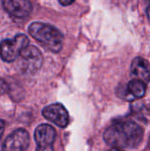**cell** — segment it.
I'll return each instance as SVG.
<instances>
[{
    "label": "cell",
    "instance_id": "cell-1",
    "mask_svg": "<svg viewBox=\"0 0 150 151\" xmlns=\"http://www.w3.org/2000/svg\"><path fill=\"white\" fill-rule=\"evenodd\" d=\"M103 139L114 150L135 149L143 139V129L133 121H120L106 129Z\"/></svg>",
    "mask_w": 150,
    "mask_h": 151
},
{
    "label": "cell",
    "instance_id": "cell-2",
    "mask_svg": "<svg viewBox=\"0 0 150 151\" xmlns=\"http://www.w3.org/2000/svg\"><path fill=\"white\" fill-rule=\"evenodd\" d=\"M28 32L49 50L54 53H58L61 50L64 36L55 27L42 22H34L28 27Z\"/></svg>",
    "mask_w": 150,
    "mask_h": 151
},
{
    "label": "cell",
    "instance_id": "cell-3",
    "mask_svg": "<svg viewBox=\"0 0 150 151\" xmlns=\"http://www.w3.org/2000/svg\"><path fill=\"white\" fill-rule=\"evenodd\" d=\"M29 44V40L23 34L17 35L13 40L5 39L0 42V57L5 62H12L19 56L20 51Z\"/></svg>",
    "mask_w": 150,
    "mask_h": 151
},
{
    "label": "cell",
    "instance_id": "cell-4",
    "mask_svg": "<svg viewBox=\"0 0 150 151\" xmlns=\"http://www.w3.org/2000/svg\"><path fill=\"white\" fill-rule=\"evenodd\" d=\"M20 58V64L23 70L27 73H34L37 72L43 62V58L41 51L34 46L27 45L25 47L19 56Z\"/></svg>",
    "mask_w": 150,
    "mask_h": 151
},
{
    "label": "cell",
    "instance_id": "cell-5",
    "mask_svg": "<svg viewBox=\"0 0 150 151\" xmlns=\"http://www.w3.org/2000/svg\"><path fill=\"white\" fill-rule=\"evenodd\" d=\"M56 130L48 124H42L37 127L34 131V140L38 150H52L53 143L56 140Z\"/></svg>",
    "mask_w": 150,
    "mask_h": 151
},
{
    "label": "cell",
    "instance_id": "cell-6",
    "mask_svg": "<svg viewBox=\"0 0 150 151\" xmlns=\"http://www.w3.org/2000/svg\"><path fill=\"white\" fill-rule=\"evenodd\" d=\"M30 142L28 133L22 128L15 130L4 141L2 150H3L22 151L27 150Z\"/></svg>",
    "mask_w": 150,
    "mask_h": 151
},
{
    "label": "cell",
    "instance_id": "cell-7",
    "mask_svg": "<svg viewBox=\"0 0 150 151\" xmlns=\"http://www.w3.org/2000/svg\"><path fill=\"white\" fill-rule=\"evenodd\" d=\"M43 117L61 128H65L69 123V115L61 104H53L45 107L42 111Z\"/></svg>",
    "mask_w": 150,
    "mask_h": 151
},
{
    "label": "cell",
    "instance_id": "cell-8",
    "mask_svg": "<svg viewBox=\"0 0 150 151\" xmlns=\"http://www.w3.org/2000/svg\"><path fill=\"white\" fill-rule=\"evenodd\" d=\"M2 4L7 13L17 19H25L32 12L29 0H2Z\"/></svg>",
    "mask_w": 150,
    "mask_h": 151
},
{
    "label": "cell",
    "instance_id": "cell-9",
    "mask_svg": "<svg viewBox=\"0 0 150 151\" xmlns=\"http://www.w3.org/2000/svg\"><path fill=\"white\" fill-rule=\"evenodd\" d=\"M131 73L145 83L150 81V63L143 58H135L131 65Z\"/></svg>",
    "mask_w": 150,
    "mask_h": 151
},
{
    "label": "cell",
    "instance_id": "cell-10",
    "mask_svg": "<svg viewBox=\"0 0 150 151\" xmlns=\"http://www.w3.org/2000/svg\"><path fill=\"white\" fill-rule=\"evenodd\" d=\"M146 84L147 83L138 79L131 81L126 88L125 99L133 101L143 97L146 93Z\"/></svg>",
    "mask_w": 150,
    "mask_h": 151
},
{
    "label": "cell",
    "instance_id": "cell-11",
    "mask_svg": "<svg viewBox=\"0 0 150 151\" xmlns=\"http://www.w3.org/2000/svg\"><path fill=\"white\" fill-rule=\"evenodd\" d=\"M7 88H8V86H7L6 82L3 79L0 78V96L3 95L7 90Z\"/></svg>",
    "mask_w": 150,
    "mask_h": 151
},
{
    "label": "cell",
    "instance_id": "cell-12",
    "mask_svg": "<svg viewBox=\"0 0 150 151\" xmlns=\"http://www.w3.org/2000/svg\"><path fill=\"white\" fill-rule=\"evenodd\" d=\"M74 1L75 0H58V2L60 3V4L65 5V6H67V5L72 4Z\"/></svg>",
    "mask_w": 150,
    "mask_h": 151
},
{
    "label": "cell",
    "instance_id": "cell-13",
    "mask_svg": "<svg viewBox=\"0 0 150 151\" xmlns=\"http://www.w3.org/2000/svg\"><path fill=\"white\" fill-rule=\"evenodd\" d=\"M4 132V122L2 119H0V140L3 136Z\"/></svg>",
    "mask_w": 150,
    "mask_h": 151
},
{
    "label": "cell",
    "instance_id": "cell-14",
    "mask_svg": "<svg viewBox=\"0 0 150 151\" xmlns=\"http://www.w3.org/2000/svg\"><path fill=\"white\" fill-rule=\"evenodd\" d=\"M147 14H148V18H149V20L150 22V5L149 6L148 10H147Z\"/></svg>",
    "mask_w": 150,
    "mask_h": 151
},
{
    "label": "cell",
    "instance_id": "cell-15",
    "mask_svg": "<svg viewBox=\"0 0 150 151\" xmlns=\"http://www.w3.org/2000/svg\"><path fill=\"white\" fill-rule=\"evenodd\" d=\"M149 148L150 149V137H149Z\"/></svg>",
    "mask_w": 150,
    "mask_h": 151
},
{
    "label": "cell",
    "instance_id": "cell-16",
    "mask_svg": "<svg viewBox=\"0 0 150 151\" xmlns=\"http://www.w3.org/2000/svg\"><path fill=\"white\" fill-rule=\"evenodd\" d=\"M146 1H148V2H149L150 3V0H146Z\"/></svg>",
    "mask_w": 150,
    "mask_h": 151
}]
</instances>
